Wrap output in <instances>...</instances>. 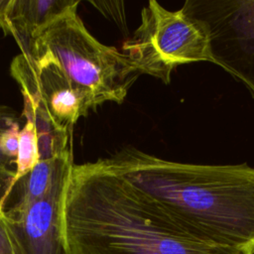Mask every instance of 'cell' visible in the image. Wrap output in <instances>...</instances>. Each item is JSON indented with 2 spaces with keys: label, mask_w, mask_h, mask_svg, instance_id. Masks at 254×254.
I'll return each mask as SVG.
<instances>
[{
  "label": "cell",
  "mask_w": 254,
  "mask_h": 254,
  "mask_svg": "<svg viewBox=\"0 0 254 254\" xmlns=\"http://www.w3.org/2000/svg\"><path fill=\"white\" fill-rule=\"evenodd\" d=\"M122 51L140 74L152 75L165 84L171 82L172 72L182 64H215L206 23L182 8L167 10L155 0L142 9L140 25Z\"/></svg>",
  "instance_id": "cell-4"
},
{
  "label": "cell",
  "mask_w": 254,
  "mask_h": 254,
  "mask_svg": "<svg viewBox=\"0 0 254 254\" xmlns=\"http://www.w3.org/2000/svg\"><path fill=\"white\" fill-rule=\"evenodd\" d=\"M4 4H5V0H0V29H1V25H2L1 18H2V10H3Z\"/></svg>",
  "instance_id": "cell-14"
},
{
  "label": "cell",
  "mask_w": 254,
  "mask_h": 254,
  "mask_svg": "<svg viewBox=\"0 0 254 254\" xmlns=\"http://www.w3.org/2000/svg\"><path fill=\"white\" fill-rule=\"evenodd\" d=\"M2 208H3V206L0 201V211ZM0 254H14L10 240H9L8 235L5 231V228L1 222V219H0Z\"/></svg>",
  "instance_id": "cell-13"
},
{
  "label": "cell",
  "mask_w": 254,
  "mask_h": 254,
  "mask_svg": "<svg viewBox=\"0 0 254 254\" xmlns=\"http://www.w3.org/2000/svg\"><path fill=\"white\" fill-rule=\"evenodd\" d=\"M182 9L206 23L215 64L254 98V0H187Z\"/></svg>",
  "instance_id": "cell-7"
},
{
  "label": "cell",
  "mask_w": 254,
  "mask_h": 254,
  "mask_svg": "<svg viewBox=\"0 0 254 254\" xmlns=\"http://www.w3.org/2000/svg\"><path fill=\"white\" fill-rule=\"evenodd\" d=\"M63 151L52 157L42 159L30 173L17 182L13 189L18 188L20 191H18L17 199L9 206L28 204L48 192L54 182L57 167Z\"/></svg>",
  "instance_id": "cell-9"
},
{
  "label": "cell",
  "mask_w": 254,
  "mask_h": 254,
  "mask_svg": "<svg viewBox=\"0 0 254 254\" xmlns=\"http://www.w3.org/2000/svg\"><path fill=\"white\" fill-rule=\"evenodd\" d=\"M72 145L63 151L54 182L40 198L2 208L0 219L14 254H69L63 229V201L73 165Z\"/></svg>",
  "instance_id": "cell-6"
},
{
  "label": "cell",
  "mask_w": 254,
  "mask_h": 254,
  "mask_svg": "<svg viewBox=\"0 0 254 254\" xmlns=\"http://www.w3.org/2000/svg\"><path fill=\"white\" fill-rule=\"evenodd\" d=\"M15 121L13 120V118L11 116L7 115L4 112H0V136ZM12 162L13 161H11L6 156H4L0 150V186H1V184L5 185L8 187V189L10 187L11 181L15 174V171H12L9 168Z\"/></svg>",
  "instance_id": "cell-12"
},
{
  "label": "cell",
  "mask_w": 254,
  "mask_h": 254,
  "mask_svg": "<svg viewBox=\"0 0 254 254\" xmlns=\"http://www.w3.org/2000/svg\"><path fill=\"white\" fill-rule=\"evenodd\" d=\"M11 75L23 94L24 116L32 117L37 126L66 135L80 117L95 109L91 97L51 60L20 54L11 63Z\"/></svg>",
  "instance_id": "cell-5"
},
{
  "label": "cell",
  "mask_w": 254,
  "mask_h": 254,
  "mask_svg": "<svg viewBox=\"0 0 254 254\" xmlns=\"http://www.w3.org/2000/svg\"><path fill=\"white\" fill-rule=\"evenodd\" d=\"M78 4L36 34L30 55L57 64L76 87L91 97L95 108L107 101L120 104L141 74L123 53L90 34L77 14Z\"/></svg>",
  "instance_id": "cell-3"
},
{
  "label": "cell",
  "mask_w": 254,
  "mask_h": 254,
  "mask_svg": "<svg viewBox=\"0 0 254 254\" xmlns=\"http://www.w3.org/2000/svg\"><path fill=\"white\" fill-rule=\"evenodd\" d=\"M110 157L205 238L254 254V167L173 162L131 146Z\"/></svg>",
  "instance_id": "cell-2"
},
{
  "label": "cell",
  "mask_w": 254,
  "mask_h": 254,
  "mask_svg": "<svg viewBox=\"0 0 254 254\" xmlns=\"http://www.w3.org/2000/svg\"><path fill=\"white\" fill-rule=\"evenodd\" d=\"M20 127L15 121L0 136V150L4 156L15 162L19 149Z\"/></svg>",
  "instance_id": "cell-11"
},
{
  "label": "cell",
  "mask_w": 254,
  "mask_h": 254,
  "mask_svg": "<svg viewBox=\"0 0 254 254\" xmlns=\"http://www.w3.org/2000/svg\"><path fill=\"white\" fill-rule=\"evenodd\" d=\"M41 161L40 151V138L39 131L35 120L32 117H26V123L20 130L19 134V149L17 158L15 160L16 169L14 177L11 181L10 187L6 191L5 195L1 198V204L3 203L17 182L30 173L36 165Z\"/></svg>",
  "instance_id": "cell-10"
},
{
  "label": "cell",
  "mask_w": 254,
  "mask_h": 254,
  "mask_svg": "<svg viewBox=\"0 0 254 254\" xmlns=\"http://www.w3.org/2000/svg\"><path fill=\"white\" fill-rule=\"evenodd\" d=\"M63 226L71 254H251L205 238L132 182L110 156L72 165Z\"/></svg>",
  "instance_id": "cell-1"
},
{
  "label": "cell",
  "mask_w": 254,
  "mask_h": 254,
  "mask_svg": "<svg viewBox=\"0 0 254 254\" xmlns=\"http://www.w3.org/2000/svg\"><path fill=\"white\" fill-rule=\"evenodd\" d=\"M77 1L5 0L1 29L14 37L21 54L30 55L36 34Z\"/></svg>",
  "instance_id": "cell-8"
}]
</instances>
